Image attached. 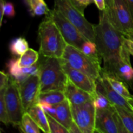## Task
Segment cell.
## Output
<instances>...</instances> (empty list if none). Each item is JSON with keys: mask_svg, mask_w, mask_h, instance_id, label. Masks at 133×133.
Masks as SVG:
<instances>
[{"mask_svg": "<svg viewBox=\"0 0 133 133\" xmlns=\"http://www.w3.org/2000/svg\"><path fill=\"white\" fill-rule=\"evenodd\" d=\"M125 37H127V38H131V39H133V32H131V33L129 34H127V35H125Z\"/></svg>", "mask_w": 133, "mask_h": 133, "instance_id": "obj_40", "label": "cell"}, {"mask_svg": "<svg viewBox=\"0 0 133 133\" xmlns=\"http://www.w3.org/2000/svg\"><path fill=\"white\" fill-rule=\"evenodd\" d=\"M61 58L71 68L87 74L96 81L101 77L103 68L101 58L88 55L80 49L70 45H67Z\"/></svg>", "mask_w": 133, "mask_h": 133, "instance_id": "obj_4", "label": "cell"}, {"mask_svg": "<svg viewBox=\"0 0 133 133\" xmlns=\"http://www.w3.org/2000/svg\"><path fill=\"white\" fill-rule=\"evenodd\" d=\"M38 41L40 55L46 57L61 58L68 45L57 25L46 16L39 25Z\"/></svg>", "mask_w": 133, "mask_h": 133, "instance_id": "obj_2", "label": "cell"}, {"mask_svg": "<svg viewBox=\"0 0 133 133\" xmlns=\"http://www.w3.org/2000/svg\"><path fill=\"white\" fill-rule=\"evenodd\" d=\"M9 49L12 54L20 57L29 49L28 42L24 38H16L10 42Z\"/></svg>", "mask_w": 133, "mask_h": 133, "instance_id": "obj_25", "label": "cell"}, {"mask_svg": "<svg viewBox=\"0 0 133 133\" xmlns=\"http://www.w3.org/2000/svg\"><path fill=\"white\" fill-rule=\"evenodd\" d=\"M106 3V9L105 10L107 12L110 11L111 10L112 7L113 5V0H105Z\"/></svg>", "mask_w": 133, "mask_h": 133, "instance_id": "obj_38", "label": "cell"}, {"mask_svg": "<svg viewBox=\"0 0 133 133\" xmlns=\"http://www.w3.org/2000/svg\"><path fill=\"white\" fill-rule=\"evenodd\" d=\"M5 99L10 123L14 126H19L25 111L19 95V84L10 76Z\"/></svg>", "mask_w": 133, "mask_h": 133, "instance_id": "obj_8", "label": "cell"}, {"mask_svg": "<svg viewBox=\"0 0 133 133\" xmlns=\"http://www.w3.org/2000/svg\"><path fill=\"white\" fill-rule=\"evenodd\" d=\"M54 8L76 26L87 40L95 42L94 25L86 19L71 0H54Z\"/></svg>", "mask_w": 133, "mask_h": 133, "instance_id": "obj_5", "label": "cell"}, {"mask_svg": "<svg viewBox=\"0 0 133 133\" xmlns=\"http://www.w3.org/2000/svg\"><path fill=\"white\" fill-rule=\"evenodd\" d=\"M30 114L42 131L45 133H51L47 114L38 105H36L29 109L27 112Z\"/></svg>", "mask_w": 133, "mask_h": 133, "instance_id": "obj_16", "label": "cell"}, {"mask_svg": "<svg viewBox=\"0 0 133 133\" xmlns=\"http://www.w3.org/2000/svg\"><path fill=\"white\" fill-rule=\"evenodd\" d=\"M61 61L62 68L68 79L79 88L90 94L92 97H95L97 94L96 81L82 71L71 68L68 64L65 63L62 58Z\"/></svg>", "mask_w": 133, "mask_h": 133, "instance_id": "obj_12", "label": "cell"}, {"mask_svg": "<svg viewBox=\"0 0 133 133\" xmlns=\"http://www.w3.org/2000/svg\"><path fill=\"white\" fill-rule=\"evenodd\" d=\"M115 108L122 119L128 133H133V110L115 105Z\"/></svg>", "mask_w": 133, "mask_h": 133, "instance_id": "obj_23", "label": "cell"}, {"mask_svg": "<svg viewBox=\"0 0 133 133\" xmlns=\"http://www.w3.org/2000/svg\"><path fill=\"white\" fill-rule=\"evenodd\" d=\"M68 133H82V132L79 126L74 121V122L70 125V128L68 129Z\"/></svg>", "mask_w": 133, "mask_h": 133, "instance_id": "obj_37", "label": "cell"}, {"mask_svg": "<svg viewBox=\"0 0 133 133\" xmlns=\"http://www.w3.org/2000/svg\"><path fill=\"white\" fill-rule=\"evenodd\" d=\"M40 53L33 49L29 48L28 50L19 58V64L22 67H29L35 64L40 59Z\"/></svg>", "mask_w": 133, "mask_h": 133, "instance_id": "obj_24", "label": "cell"}, {"mask_svg": "<svg viewBox=\"0 0 133 133\" xmlns=\"http://www.w3.org/2000/svg\"><path fill=\"white\" fill-rule=\"evenodd\" d=\"M38 105L42 107V109L45 111L46 114H49L51 116H54L55 114V106L52 105L48 103L43 102V101H38Z\"/></svg>", "mask_w": 133, "mask_h": 133, "instance_id": "obj_31", "label": "cell"}, {"mask_svg": "<svg viewBox=\"0 0 133 133\" xmlns=\"http://www.w3.org/2000/svg\"><path fill=\"white\" fill-rule=\"evenodd\" d=\"M40 62V92L64 91L68 77L65 73L61 58L41 55Z\"/></svg>", "mask_w": 133, "mask_h": 133, "instance_id": "obj_3", "label": "cell"}, {"mask_svg": "<svg viewBox=\"0 0 133 133\" xmlns=\"http://www.w3.org/2000/svg\"><path fill=\"white\" fill-rule=\"evenodd\" d=\"M75 6L84 14V9L94 2V0H71Z\"/></svg>", "mask_w": 133, "mask_h": 133, "instance_id": "obj_30", "label": "cell"}, {"mask_svg": "<svg viewBox=\"0 0 133 133\" xmlns=\"http://www.w3.org/2000/svg\"><path fill=\"white\" fill-rule=\"evenodd\" d=\"M94 2L96 4V5L98 8L99 10H100L101 11L105 10L106 9L105 0H94Z\"/></svg>", "mask_w": 133, "mask_h": 133, "instance_id": "obj_36", "label": "cell"}, {"mask_svg": "<svg viewBox=\"0 0 133 133\" xmlns=\"http://www.w3.org/2000/svg\"><path fill=\"white\" fill-rule=\"evenodd\" d=\"M16 12L13 4L10 2L6 1L5 3V15L9 18H13Z\"/></svg>", "mask_w": 133, "mask_h": 133, "instance_id": "obj_32", "label": "cell"}, {"mask_svg": "<svg viewBox=\"0 0 133 133\" xmlns=\"http://www.w3.org/2000/svg\"><path fill=\"white\" fill-rule=\"evenodd\" d=\"M96 90L104 96H106L114 105L122 107L129 110H133L132 107L130 104L128 99L121 96L112 87L107 79L101 75L96 81Z\"/></svg>", "mask_w": 133, "mask_h": 133, "instance_id": "obj_13", "label": "cell"}, {"mask_svg": "<svg viewBox=\"0 0 133 133\" xmlns=\"http://www.w3.org/2000/svg\"><path fill=\"white\" fill-rule=\"evenodd\" d=\"M24 1L32 16H46L50 11L44 0H24Z\"/></svg>", "mask_w": 133, "mask_h": 133, "instance_id": "obj_20", "label": "cell"}, {"mask_svg": "<svg viewBox=\"0 0 133 133\" xmlns=\"http://www.w3.org/2000/svg\"><path fill=\"white\" fill-rule=\"evenodd\" d=\"M81 50L84 53L89 56H91V57L101 58L98 54L97 45H96V43L94 42L90 41V40L85 41L82 45Z\"/></svg>", "mask_w": 133, "mask_h": 133, "instance_id": "obj_28", "label": "cell"}, {"mask_svg": "<svg viewBox=\"0 0 133 133\" xmlns=\"http://www.w3.org/2000/svg\"><path fill=\"white\" fill-rule=\"evenodd\" d=\"M6 66L10 77L18 84L23 82L29 77L22 72V67L19 64V58H12L7 62Z\"/></svg>", "mask_w": 133, "mask_h": 133, "instance_id": "obj_19", "label": "cell"}, {"mask_svg": "<svg viewBox=\"0 0 133 133\" xmlns=\"http://www.w3.org/2000/svg\"><path fill=\"white\" fill-rule=\"evenodd\" d=\"M110 74L114 75L127 84H131L133 81V68L129 62H120L112 74Z\"/></svg>", "mask_w": 133, "mask_h": 133, "instance_id": "obj_18", "label": "cell"}, {"mask_svg": "<svg viewBox=\"0 0 133 133\" xmlns=\"http://www.w3.org/2000/svg\"><path fill=\"white\" fill-rule=\"evenodd\" d=\"M125 2L127 3L130 10H131V14H132V19H133V0H125Z\"/></svg>", "mask_w": 133, "mask_h": 133, "instance_id": "obj_39", "label": "cell"}, {"mask_svg": "<svg viewBox=\"0 0 133 133\" xmlns=\"http://www.w3.org/2000/svg\"><path fill=\"white\" fill-rule=\"evenodd\" d=\"M95 43L100 58L103 61V70L112 74L122 62H129L130 53L125 45V36L109 20L106 10L101 11L99 22L94 25Z\"/></svg>", "mask_w": 133, "mask_h": 133, "instance_id": "obj_1", "label": "cell"}, {"mask_svg": "<svg viewBox=\"0 0 133 133\" xmlns=\"http://www.w3.org/2000/svg\"><path fill=\"white\" fill-rule=\"evenodd\" d=\"M101 75L107 79L112 87L121 96H122L128 100H133V95L131 94L129 91L127 83H125L121 79H119L114 75L106 73L103 70V68L102 71H101Z\"/></svg>", "mask_w": 133, "mask_h": 133, "instance_id": "obj_17", "label": "cell"}, {"mask_svg": "<svg viewBox=\"0 0 133 133\" xmlns=\"http://www.w3.org/2000/svg\"><path fill=\"white\" fill-rule=\"evenodd\" d=\"M19 92L25 112L37 105L40 93V83L38 75H31L19 84Z\"/></svg>", "mask_w": 133, "mask_h": 133, "instance_id": "obj_11", "label": "cell"}, {"mask_svg": "<svg viewBox=\"0 0 133 133\" xmlns=\"http://www.w3.org/2000/svg\"><path fill=\"white\" fill-rule=\"evenodd\" d=\"M93 103L96 110L97 109H110L114 106V104L106 97L100 92H97V94L93 97Z\"/></svg>", "mask_w": 133, "mask_h": 133, "instance_id": "obj_26", "label": "cell"}, {"mask_svg": "<svg viewBox=\"0 0 133 133\" xmlns=\"http://www.w3.org/2000/svg\"><path fill=\"white\" fill-rule=\"evenodd\" d=\"M5 90L6 88L0 90V120L5 125H8L10 123L5 103Z\"/></svg>", "mask_w": 133, "mask_h": 133, "instance_id": "obj_27", "label": "cell"}, {"mask_svg": "<svg viewBox=\"0 0 133 133\" xmlns=\"http://www.w3.org/2000/svg\"><path fill=\"white\" fill-rule=\"evenodd\" d=\"M64 92L66 99L72 105H82L93 99L90 94L77 87L69 79Z\"/></svg>", "mask_w": 133, "mask_h": 133, "instance_id": "obj_14", "label": "cell"}, {"mask_svg": "<svg viewBox=\"0 0 133 133\" xmlns=\"http://www.w3.org/2000/svg\"><path fill=\"white\" fill-rule=\"evenodd\" d=\"M95 132L128 133L115 105L110 109L96 110Z\"/></svg>", "mask_w": 133, "mask_h": 133, "instance_id": "obj_7", "label": "cell"}, {"mask_svg": "<svg viewBox=\"0 0 133 133\" xmlns=\"http://www.w3.org/2000/svg\"><path fill=\"white\" fill-rule=\"evenodd\" d=\"M66 99L63 91H49L41 92L39 96V101L48 103L52 105H58Z\"/></svg>", "mask_w": 133, "mask_h": 133, "instance_id": "obj_21", "label": "cell"}, {"mask_svg": "<svg viewBox=\"0 0 133 133\" xmlns=\"http://www.w3.org/2000/svg\"><path fill=\"white\" fill-rule=\"evenodd\" d=\"M6 0H0V26L2 25L3 19L5 15V3Z\"/></svg>", "mask_w": 133, "mask_h": 133, "instance_id": "obj_35", "label": "cell"}, {"mask_svg": "<svg viewBox=\"0 0 133 133\" xmlns=\"http://www.w3.org/2000/svg\"><path fill=\"white\" fill-rule=\"evenodd\" d=\"M53 118L68 130L71 123L74 122V119L71 103L67 99L55 105V114Z\"/></svg>", "mask_w": 133, "mask_h": 133, "instance_id": "obj_15", "label": "cell"}, {"mask_svg": "<svg viewBox=\"0 0 133 133\" xmlns=\"http://www.w3.org/2000/svg\"><path fill=\"white\" fill-rule=\"evenodd\" d=\"M71 105L73 119L82 133L95 132L96 109L93 99L82 105Z\"/></svg>", "mask_w": 133, "mask_h": 133, "instance_id": "obj_10", "label": "cell"}, {"mask_svg": "<svg viewBox=\"0 0 133 133\" xmlns=\"http://www.w3.org/2000/svg\"><path fill=\"white\" fill-rule=\"evenodd\" d=\"M51 133H68V130L53 116L47 114Z\"/></svg>", "mask_w": 133, "mask_h": 133, "instance_id": "obj_29", "label": "cell"}, {"mask_svg": "<svg viewBox=\"0 0 133 133\" xmlns=\"http://www.w3.org/2000/svg\"><path fill=\"white\" fill-rule=\"evenodd\" d=\"M106 12L112 24L124 36L133 32L132 14L125 0H113L111 10Z\"/></svg>", "mask_w": 133, "mask_h": 133, "instance_id": "obj_9", "label": "cell"}, {"mask_svg": "<svg viewBox=\"0 0 133 133\" xmlns=\"http://www.w3.org/2000/svg\"><path fill=\"white\" fill-rule=\"evenodd\" d=\"M10 80V77L4 71L0 72V90L6 88Z\"/></svg>", "mask_w": 133, "mask_h": 133, "instance_id": "obj_33", "label": "cell"}, {"mask_svg": "<svg viewBox=\"0 0 133 133\" xmlns=\"http://www.w3.org/2000/svg\"><path fill=\"white\" fill-rule=\"evenodd\" d=\"M129 101L130 104H131V106H132L133 108V100H129Z\"/></svg>", "mask_w": 133, "mask_h": 133, "instance_id": "obj_41", "label": "cell"}, {"mask_svg": "<svg viewBox=\"0 0 133 133\" xmlns=\"http://www.w3.org/2000/svg\"><path fill=\"white\" fill-rule=\"evenodd\" d=\"M19 129L24 133H40L41 129L28 112H25L22 117Z\"/></svg>", "mask_w": 133, "mask_h": 133, "instance_id": "obj_22", "label": "cell"}, {"mask_svg": "<svg viewBox=\"0 0 133 133\" xmlns=\"http://www.w3.org/2000/svg\"><path fill=\"white\" fill-rule=\"evenodd\" d=\"M46 16L51 18L57 25L68 45L81 49L83 43L88 40L82 35L76 26L55 8L50 10Z\"/></svg>", "mask_w": 133, "mask_h": 133, "instance_id": "obj_6", "label": "cell"}, {"mask_svg": "<svg viewBox=\"0 0 133 133\" xmlns=\"http://www.w3.org/2000/svg\"><path fill=\"white\" fill-rule=\"evenodd\" d=\"M125 45L130 55L133 56V39L125 36Z\"/></svg>", "mask_w": 133, "mask_h": 133, "instance_id": "obj_34", "label": "cell"}]
</instances>
